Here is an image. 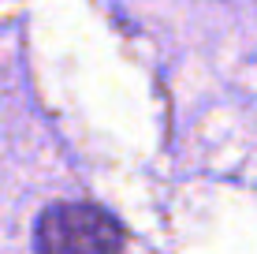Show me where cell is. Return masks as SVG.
Instances as JSON below:
<instances>
[{"label":"cell","instance_id":"1","mask_svg":"<svg viewBox=\"0 0 257 254\" xmlns=\"http://www.w3.org/2000/svg\"><path fill=\"white\" fill-rule=\"evenodd\" d=\"M123 243V224L93 202H56L34 224L38 254H119Z\"/></svg>","mask_w":257,"mask_h":254}]
</instances>
